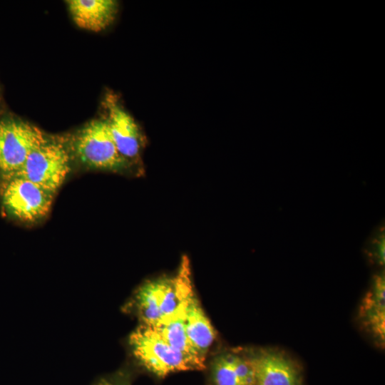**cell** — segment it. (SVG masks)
I'll list each match as a JSON object with an SVG mask.
<instances>
[{"mask_svg":"<svg viewBox=\"0 0 385 385\" xmlns=\"http://www.w3.org/2000/svg\"><path fill=\"white\" fill-rule=\"evenodd\" d=\"M134 359L158 377L182 371L201 370L205 363L171 346L153 328L140 324L128 338Z\"/></svg>","mask_w":385,"mask_h":385,"instance_id":"6da1fadb","label":"cell"},{"mask_svg":"<svg viewBox=\"0 0 385 385\" xmlns=\"http://www.w3.org/2000/svg\"><path fill=\"white\" fill-rule=\"evenodd\" d=\"M73 150L90 168L120 172L130 165L119 153L105 119L93 120L81 129L74 136Z\"/></svg>","mask_w":385,"mask_h":385,"instance_id":"7a4b0ae2","label":"cell"},{"mask_svg":"<svg viewBox=\"0 0 385 385\" xmlns=\"http://www.w3.org/2000/svg\"><path fill=\"white\" fill-rule=\"evenodd\" d=\"M70 170L71 156L67 147L62 141L47 138L29 154L23 167L14 175L55 194Z\"/></svg>","mask_w":385,"mask_h":385,"instance_id":"3957f363","label":"cell"},{"mask_svg":"<svg viewBox=\"0 0 385 385\" xmlns=\"http://www.w3.org/2000/svg\"><path fill=\"white\" fill-rule=\"evenodd\" d=\"M54 194L20 176L1 177L0 199L6 212L19 221L37 222L49 213Z\"/></svg>","mask_w":385,"mask_h":385,"instance_id":"277c9868","label":"cell"},{"mask_svg":"<svg viewBox=\"0 0 385 385\" xmlns=\"http://www.w3.org/2000/svg\"><path fill=\"white\" fill-rule=\"evenodd\" d=\"M36 126L6 118L0 121V173L9 177L18 173L29 154L47 140Z\"/></svg>","mask_w":385,"mask_h":385,"instance_id":"5b68a950","label":"cell"},{"mask_svg":"<svg viewBox=\"0 0 385 385\" xmlns=\"http://www.w3.org/2000/svg\"><path fill=\"white\" fill-rule=\"evenodd\" d=\"M180 301L175 279L163 277L140 286L125 308L135 312L142 324L152 327L171 314Z\"/></svg>","mask_w":385,"mask_h":385,"instance_id":"8992f818","label":"cell"},{"mask_svg":"<svg viewBox=\"0 0 385 385\" xmlns=\"http://www.w3.org/2000/svg\"><path fill=\"white\" fill-rule=\"evenodd\" d=\"M104 106L107 112L105 120L119 153L129 163L135 162L144 141L140 128L113 94L106 96Z\"/></svg>","mask_w":385,"mask_h":385,"instance_id":"52a82bcc","label":"cell"},{"mask_svg":"<svg viewBox=\"0 0 385 385\" xmlns=\"http://www.w3.org/2000/svg\"><path fill=\"white\" fill-rule=\"evenodd\" d=\"M248 359L256 385H303L297 365L279 352L261 350Z\"/></svg>","mask_w":385,"mask_h":385,"instance_id":"ba28073f","label":"cell"},{"mask_svg":"<svg viewBox=\"0 0 385 385\" xmlns=\"http://www.w3.org/2000/svg\"><path fill=\"white\" fill-rule=\"evenodd\" d=\"M67 2L76 24L95 32L110 26L118 12V4L114 0H70Z\"/></svg>","mask_w":385,"mask_h":385,"instance_id":"9c48e42d","label":"cell"},{"mask_svg":"<svg viewBox=\"0 0 385 385\" xmlns=\"http://www.w3.org/2000/svg\"><path fill=\"white\" fill-rule=\"evenodd\" d=\"M185 322L191 346L197 354L205 360L207 352L215 340V332L193 289L187 298Z\"/></svg>","mask_w":385,"mask_h":385,"instance_id":"30bf717a","label":"cell"},{"mask_svg":"<svg viewBox=\"0 0 385 385\" xmlns=\"http://www.w3.org/2000/svg\"><path fill=\"white\" fill-rule=\"evenodd\" d=\"M215 385H256L255 373L248 357L225 353L212 364Z\"/></svg>","mask_w":385,"mask_h":385,"instance_id":"8fae6325","label":"cell"},{"mask_svg":"<svg viewBox=\"0 0 385 385\" xmlns=\"http://www.w3.org/2000/svg\"><path fill=\"white\" fill-rule=\"evenodd\" d=\"M361 313L371 330L381 340L384 339V277L374 278L372 290L366 295Z\"/></svg>","mask_w":385,"mask_h":385,"instance_id":"7c38bea8","label":"cell"},{"mask_svg":"<svg viewBox=\"0 0 385 385\" xmlns=\"http://www.w3.org/2000/svg\"><path fill=\"white\" fill-rule=\"evenodd\" d=\"M376 251V257L379 264L383 265L384 262V232H381L379 237H376L374 247Z\"/></svg>","mask_w":385,"mask_h":385,"instance_id":"4fadbf2b","label":"cell"},{"mask_svg":"<svg viewBox=\"0 0 385 385\" xmlns=\"http://www.w3.org/2000/svg\"><path fill=\"white\" fill-rule=\"evenodd\" d=\"M95 385H125V384H120L118 382L108 380V379H103V380H101L100 381H98Z\"/></svg>","mask_w":385,"mask_h":385,"instance_id":"5bb4252c","label":"cell"}]
</instances>
